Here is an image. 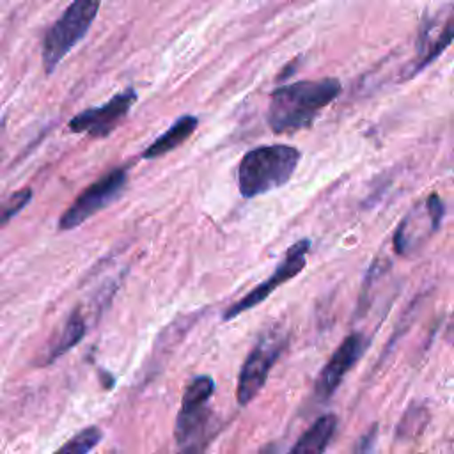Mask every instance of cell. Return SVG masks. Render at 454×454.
Returning <instances> with one entry per match:
<instances>
[{
    "label": "cell",
    "mask_w": 454,
    "mask_h": 454,
    "mask_svg": "<svg viewBox=\"0 0 454 454\" xmlns=\"http://www.w3.org/2000/svg\"><path fill=\"white\" fill-rule=\"evenodd\" d=\"M340 82L332 76L278 85L270 94L266 121L277 135L307 129L316 122L321 110L340 94Z\"/></svg>",
    "instance_id": "cell-1"
},
{
    "label": "cell",
    "mask_w": 454,
    "mask_h": 454,
    "mask_svg": "<svg viewBox=\"0 0 454 454\" xmlns=\"http://www.w3.org/2000/svg\"><path fill=\"white\" fill-rule=\"evenodd\" d=\"M301 153L286 144L259 145L247 151L238 165V190L245 199L284 186L294 174Z\"/></svg>",
    "instance_id": "cell-2"
},
{
    "label": "cell",
    "mask_w": 454,
    "mask_h": 454,
    "mask_svg": "<svg viewBox=\"0 0 454 454\" xmlns=\"http://www.w3.org/2000/svg\"><path fill=\"white\" fill-rule=\"evenodd\" d=\"M99 11V2L76 0L69 4L60 18L46 30L41 44L43 67L46 74H51L62 59L74 48L89 32L92 21Z\"/></svg>",
    "instance_id": "cell-3"
},
{
    "label": "cell",
    "mask_w": 454,
    "mask_h": 454,
    "mask_svg": "<svg viewBox=\"0 0 454 454\" xmlns=\"http://www.w3.org/2000/svg\"><path fill=\"white\" fill-rule=\"evenodd\" d=\"M128 181L126 168H112L89 184L59 218L60 231H71L110 206L122 193Z\"/></svg>",
    "instance_id": "cell-4"
},
{
    "label": "cell",
    "mask_w": 454,
    "mask_h": 454,
    "mask_svg": "<svg viewBox=\"0 0 454 454\" xmlns=\"http://www.w3.org/2000/svg\"><path fill=\"white\" fill-rule=\"evenodd\" d=\"M284 337L275 333L273 330L266 332L250 349L248 356L245 358L238 385H236V401L239 406H247L264 387L268 374L275 362L278 360L284 349Z\"/></svg>",
    "instance_id": "cell-5"
},
{
    "label": "cell",
    "mask_w": 454,
    "mask_h": 454,
    "mask_svg": "<svg viewBox=\"0 0 454 454\" xmlns=\"http://www.w3.org/2000/svg\"><path fill=\"white\" fill-rule=\"evenodd\" d=\"M215 394V380L207 374L195 376L184 388L181 408L174 426L176 442L188 445L195 440H200L206 433L211 410L207 403Z\"/></svg>",
    "instance_id": "cell-6"
},
{
    "label": "cell",
    "mask_w": 454,
    "mask_h": 454,
    "mask_svg": "<svg viewBox=\"0 0 454 454\" xmlns=\"http://www.w3.org/2000/svg\"><path fill=\"white\" fill-rule=\"evenodd\" d=\"M310 250V241L307 238L294 241L287 250L284 259L277 264V268L273 270V273L262 280L259 286H255L250 293H247L243 298H239L236 303H232L229 309L223 310L222 314V321H231L236 316L254 309L255 305L262 303L266 298H270V294L278 289L282 284H286L287 280L294 278L296 275H300L307 264V254Z\"/></svg>",
    "instance_id": "cell-7"
},
{
    "label": "cell",
    "mask_w": 454,
    "mask_h": 454,
    "mask_svg": "<svg viewBox=\"0 0 454 454\" xmlns=\"http://www.w3.org/2000/svg\"><path fill=\"white\" fill-rule=\"evenodd\" d=\"M137 90L128 87L122 92L112 96L106 103L85 108L80 114H76L67 122V128L73 133H85L90 138H105L121 124V121L137 103Z\"/></svg>",
    "instance_id": "cell-8"
},
{
    "label": "cell",
    "mask_w": 454,
    "mask_h": 454,
    "mask_svg": "<svg viewBox=\"0 0 454 454\" xmlns=\"http://www.w3.org/2000/svg\"><path fill=\"white\" fill-rule=\"evenodd\" d=\"M365 349V339L362 333L355 332L349 333L332 353L325 367L321 369L316 385H314V394L317 399L326 401L333 395L344 376L349 372V369L358 362Z\"/></svg>",
    "instance_id": "cell-9"
},
{
    "label": "cell",
    "mask_w": 454,
    "mask_h": 454,
    "mask_svg": "<svg viewBox=\"0 0 454 454\" xmlns=\"http://www.w3.org/2000/svg\"><path fill=\"white\" fill-rule=\"evenodd\" d=\"M454 39V4L442 5L433 16H426L419 32L417 62L413 73L433 62Z\"/></svg>",
    "instance_id": "cell-10"
},
{
    "label": "cell",
    "mask_w": 454,
    "mask_h": 454,
    "mask_svg": "<svg viewBox=\"0 0 454 454\" xmlns=\"http://www.w3.org/2000/svg\"><path fill=\"white\" fill-rule=\"evenodd\" d=\"M337 429V415L325 413L316 419L294 442L287 454H325Z\"/></svg>",
    "instance_id": "cell-11"
},
{
    "label": "cell",
    "mask_w": 454,
    "mask_h": 454,
    "mask_svg": "<svg viewBox=\"0 0 454 454\" xmlns=\"http://www.w3.org/2000/svg\"><path fill=\"white\" fill-rule=\"evenodd\" d=\"M199 124V119L195 115L184 114L181 115L167 131H163L160 137H156L142 153L144 160H154L160 158L170 151H174L176 147H179L183 142H186L192 133L195 131Z\"/></svg>",
    "instance_id": "cell-12"
},
{
    "label": "cell",
    "mask_w": 454,
    "mask_h": 454,
    "mask_svg": "<svg viewBox=\"0 0 454 454\" xmlns=\"http://www.w3.org/2000/svg\"><path fill=\"white\" fill-rule=\"evenodd\" d=\"M85 332H87V328H85V321H83V316H82L80 309H73L69 312L60 333L57 335L55 342L50 346V351L46 355L44 364H51L53 360L60 358L66 351L74 348L82 340Z\"/></svg>",
    "instance_id": "cell-13"
},
{
    "label": "cell",
    "mask_w": 454,
    "mask_h": 454,
    "mask_svg": "<svg viewBox=\"0 0 454 454\" xmlns=\"http://www.w3.org/2000/svg\"><path fill=\"white\" fill-rule=\"evenodd\" d=\"M103 438V431L98 426L80 429L73 438L64 442L53 454H89Z\"/></svg>",
    "instance_id": "cell-14"
},
{
    "label": "cell",
    "mask_w": 454,
    "mask_h": 454,
    "mask_svg": "<svg viewBox=\"0 0 454 454\" xmlns=\"http://www.w3.org/2000/svg\"><path fill=\"white\" fill-rule=\"evenodd\" d=\"M32 199V188L30 186H25L18 192H14L4 204V209H2V225H7L11 218H14Z\"/></svg>",
    "instance_id": "cell-15"
},
{
    "label": "cell",
    "mask_w": 454,
    "mask_h": 454,
    "mask_svg": "<svg viewBox=\"0 0 454 454\" xmlns=\"http://www.w3.org/2000/svg\"><path fill=\"white\" fill-rule=\"evenodd\" d=\"M422 413H424L422 408H410V410L403 415V419H401V422H399V426H397V436H399V438L415 436V434L422 429V426H419V419H426V415L420 417Z\"/></svg>",
    "instance_id": "cell-16"
},
{
    "label": "cell",
    "mask_w": 454,
    "mask_h": 454,
    "mask_svg": "<svg viewBox=\"0 0 454 454\" xmlns=\"http://www.w3.org/2000/svg\"><path fill=\"white\" fill-rule=\"evenodd\" d=\"M374 440H376V426L371 427V431H367L356 443L355 454H372V447H374Z\"/></svg>",
    "instance_id": "cell-17"
},
{
    "label": "cell",
    "mask_w": 454,
    "mask_h": 454,
    "mask_svg": "<svg viewBox=\"0 0 454 454\" xmlns=\"http://www.w3.org/2000/svg\"><path fill=\"white\" fill-rule=\"evenodd\" d=\"M204 447H206V442L200 438V440H195V442L184 445L179 454H202Z\"/></svg>",
    "instance_id": "cell-18"
},
{
    "label": "cell",
    "mask_w": 454,
    "mask_h": 454,
    "mask_svg": "<svg viewBox=\"0 0 454 454\" xmlns=\"http://www.w3.org/2000/svg\"><path fill=\"white\" fill-rule=\"evenodd\" d=\"M257 454H278V445H277L275 442L266 443L264 447H261V449H259V452H257Z\"/></svg>",
    "instance_id": "cell-19"
}]
</instances>
